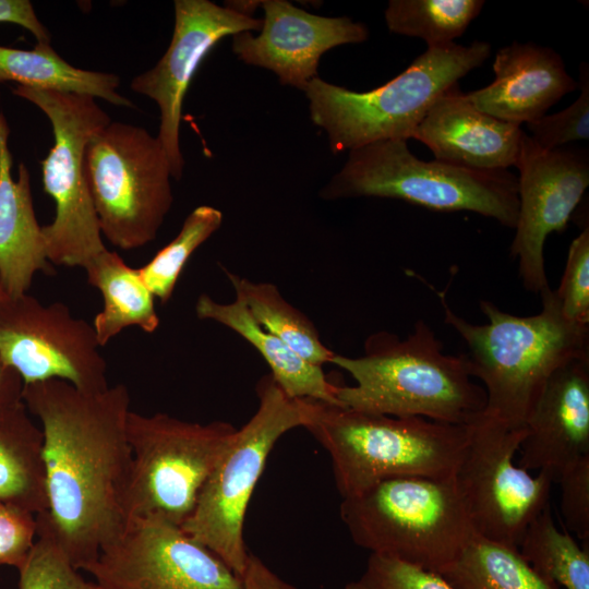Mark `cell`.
<instances>
[{"label":"cell","instance_id":"obj_1","mask_svg":"<svg viewBox=\"0 0 589 589\" xmlns=\"http://www.w3.org/2000/svg\"><path fill=\"white\" fill-rule=\"evenodd\" d=\"M22 399L44 434L48 517L73 566L86 570L125 526L129 389L87 393L49 378L24 385Z\"/></svg>","mask_w":589,"mask_h":589},{"label":"cell","instance_id":"obj_2","mask_svg":"<svg viewBox=\"0 0 589 589\" xmlns=\"http://www.w3.org/2000/svg\"><path fill=\"white\" fill-rule=\"evenodd\" d=\"M444 322L468 348L471 376L482 382L486 395L482 416L510 429H525L543 386L565 363L589 357V325L566 320L554 290L540 296L538 314L517 316L488 300L480 301L486 324H473L447 304L444 291H436Z\"/></svg>","mask_w":589,"mask_h":589},{"label":"cell","instance_id":"obj_3","mask_svg":"<svg viewBox=\"0 0 589 589\" xmlns=\"http://www.w3.org/2000/svg\"><path fill=\"white\" fill-rule=\"evenodd\" d=\"M330 363L356 381L335 389L339 404L353 410L469 425L485 408L484 388L472 380L467 354L445 353L422 320L405 338L373 334L362 356L335 352Z\"/></svg>","mask_w":589,"mask_h":589},{"label":"cell","instance_id":"obj_4","mask_svg":"<svg viewBox=\"0 0 589 589\" xmlns=\"http://www.w3.org/2000/svg\"><path fill=\"white\" fill-rule=\"evenodd\" d=\"M332 459L341 497L389 478H452L469 425L362 412L313 399L304 426Z\"/></svg>","mask_w":589,"mask_h":589},{"label":"cell","instance_id":"obj_5","mask_svg":"<svg viewBox=\"0 0 589 589\" xmlns=\"http://www.w3.org/2000/svg\"><path fill=\"white\" fill-rule=\"evenodd\" d=\"M490 55L491 45L480 40L428 47L396 77L363 93L317 76L303 91L310 118L326 132L334 153L380 141H407L435 100Z\"/></svg>","mask_w":589,"mask_h":589},{"label":"cell","instance_id":"obj_6","mask_svg":"<svg viewBox=\"0 0 589 589\" xmlns=\"http://www.w3.org/2000/svg\"><path fill=\"white\" fill-rule=\"evenodd\" d=\"M339 515L357 545L437 574L474 536L454 477L385 479L344 497Z\"/></svg>","mask_w":589,"mask_h":589},{"label":"cell","instance_id":"obj_7","mask_svg":"<svg viewBox=\"0 0 589 589\" xmlns=\"http://www.w3.org/2000/svg\"><path fill=\"white\" fill-rule=\"evenodd\" d=\"M404 200L434 211H469L515 228L518 179L507 170H476L417 158L405 140L374 142L349 152L341 170L321 191L338 200Z\"/></svg>","mask_w":589,"mask_h":589},{"label":"cell","instance_id":"obj_8","mask_svg":"<svg viewBox=\"0 0 589 589\" xmlns=\"http://www.w3.org/2000/svg\"><path fill=\"white\" fill-rule=\"evenodd\" d=\"M256 395V411L237 430L181 526L241 576L250 554L244 518L255 485L277 441L292 429L304 428L312 408L311 398L290 397L271 373L259 380Z\"/></svg>","mask_w":589,"mask_h":589},{"label":"cell","instance_id":"obj_9","mask_svg":"<svg viewBox=\"0 0 589 589\" xmlns=\"http://www.w3.org/2000/svg\"><path fill=\"white\" fill-rule=\"evenodd\" d=\"M229 422H189L130 411L131 469L122 498L125 524L159 518L182 526L237 433Z\"/></svg>","mask_w":589,"mask_h":589},{"label":"cell","instance_id":"obj_10","mask_svg":"<svg viewBox=\"0 0 589 589\" xmlns=\"http://www.w3.org/2000/svg\"><path fill=\"white\" fill-rule=\"evenodd\" d=\"M12 93L39 108L51 123L53 146L40 161L44 191L55 201L43 226L50 264L83 269L107 250L85 173V151L111 119L95 97L15 85Z\"/></svg>","mask_w":589,"mask_h":589},{"label":"cell","instance_id":"obj_11","mask_svg":"<svg viewBox=\"0 0 589 589\" xmlns=\"http://www.w3.org/2000/svg\"><path fill=\"white\" fill-rule=\"evenodd\" d=\"M85 173L101 236L127 251L156 239L173 202L171 170L157 136L111 121L87 144Z\"/></svg>","mask_w":589,"mask_h":589},{"label":"cell","instance_id":"obj_12","mask_svg":"<svg viewBox=\"0 0 589 589\" xmlns=\"http://www.w3.org/2000/svg\"><path fill=\"white\" fill-rule=\"evenodd\" d=\"M525 429L480 414L454 474L472 530L485 540L517 548L531 520L548 505L553 478L532 476L515 464Z\"/></svg>","mask_w":589,"mask_h":589},{"label":"cell","instance_id":"obj_13","mask_svg":"<svg viewBox=\"0 0 589 589\" xmlns=\"http://www.w3.org/2000/svg\"><path fill=\"white\" fill-rule=\"evenodd\" d=\"M92 324L67 304H43L24 293L0 302V360L24 385L49 378L87 393L109 387L107 363Z\"/></svg>","mask_w":589,"mask_h":589},{"label":"cell","instance_id":"obj_14","mask_svg":"<svg viewBox=\"0 0 589 589\" xmlns=\"http://www.w3.org/2000/svg\"><path fill=\"white\" fill-rule=\"evenodd\" d=\"M100 589H244L243 576L159 518H134L86 569Z\"/></svg>","mask_w":589,"mask_h":589},{"label":"cell","instance_id":"obj_15","mask_svg":"<svg viewBox=\"0 0 589 589\" xmlns=\"http://www.w3.org/2000/svg\"><path fill=\"white\" fill-rule=\"evenodd\" d=\"M518 216L510 254L518 260L522 286L541 294L550 288L544 266L549 235L563 232L589 185L588 152L537 146L525 132L516 166Z\"/></svg>","mask_w":589,"mask_h":589},{"label":"cell","instance_id":"obj_16","mask_svg":"<svg viewBox=\"0 0 589 589\" xmlns=\"http://www.w3.org/2000/svg\"><path fill=\"white\" fill-rule=\"evenodd\" d=\"M262 20L208 0H176L175 28L168 49L151 70L135 76L131 88L153 99L160 112L158 140L171 176L180 180L184 159L180 148L182 104L190 83L209 51L226 36L257 31Z\"/></svg>","mask_w":589,"mask_h":589},{"label":"cell","instance_id":"obj_17","mask_svg":"<svg viewBox=\"0 0 589 589\" xmlns=\"http://www.w3.org/2000/svg\"><path fill=\"white\" fill-rule=\"evenodd\" d=\"M261 33L232 36V51L244 63L273 71L284 85L304 91L317 77L318 61L327 50L365 41L368 27L349 17L311 14L285 0H266Z\"/></svg>","mask_w":589,"mask_h":589},{"label":"cell","instance_id":"obj_18","mask_svg":"<svg viewBox=\"0 0 589 589\" xmlns=\"http://www.w3.org/2000/svg\"><path fill=\"white\" fill-rule=\"evenodd\" d=\"M518 466L557 474L589 456V357L574 359L548 378L530 414Z\"/></svg>","mask_w":589,"mask_h":589},{"label":"cell","instance_id":"obj_19","mask_svg":"<svg viewBox=\"0 0 589 589\" xmlns=\"http://www.w3.org/2000/svg\"><path fill=\"white\" fill-rule=\"evenodd\" d=\"M524 135L520 125L476 109L456 84L431 106L412 139L426 145L436 160L495 171L517 166Z\"/></svg>","mask_w":589,"mask_h":589},{"label":"cell","instance_id":"obj_20","mask_svg":"<svg viewBox=\"0 0 589 589\" xmlns=\"http://www.w3.org/2000/svg\"><path fill=\"white\" fill-rule=\"evenodd\" d=\"M494 81L465 93L479 111L520 125L545 116L578 83L567 73L562 57L552 48L514 41L502 47L493 62Z\"/></svg>","mask_w":589,"mask_h":589},{"label":"cell","instance_id":"obj_21","mask_svg":"<svg viewBox=\"0 0 589 589\" xmlns=\"http://www.w3.org/2000/svg\"><path fill=\"white\" fill-rule=\"evenodd\" d=\"M10 129L0 111V284L10 298L27 293L36 273L52 274L43 226L36 219L26 166L12 177Z\"/></svg>","mask_w":589,"mask_h":589},{"label":"cell","instance_id":"obj_22","mask_svg":"<svg viewBox=\"0 0 589 589\" xmlns=\"http://www.w3.org/2000/svg\"><path fill=\"white\" fill-rule=\"evenodd\" d=\"M195 313L200 320L219 323L251 344L268 364L274 380L290 397L340 405L335 396L336 384L327 378L322 366L308 362L257 324L239 299L220 303L203 293L195 303Z\"/></svg>","mask_w":589,"mask_h":589},{"label":"cell","instance_id":"obj_23","mask_svg":"<svg viewBox=\"0 0 589 589\" xmlns=\"http://www.w3.org/2000/svg\"><path fill=\"white\" fill-rule=\"evenodd\" d=\"M43 447L23 399L0 404V504L35 516L48 510Z\"/></svg>","mask_w":589,"mask_h":589},{"label":"cell","instance_id":"obj_24","mask_svg":"<svg viewBox=\"0 0 589 589\" xmlns=\"http://www.w3.org/2000/svg\"><path fill=\"white\" fill-rule=\"evenodd\" d=\"M87 283L104 298V308L92 323L100 347L130 326L154 333L159 325L154 296L139 268L108 249L85 268Z\"/></svg>","mask_w":589,"mask_h":589},{"label":"cell","instance_id":"obj_25","mask_svg":"<svg viewBox=\"0 0 589 589\" xmlns=\"http://www.w3.org/2000/svg\"><path fill=\"white\" fill-rule=\"evenodd\" d=\"M16 85L101 98L115 106L135 105L117 91L120 79L115 73L76 68L57 53L50 43H37L31 50L0 46V84Z\"/></svg>","mask_w":589,"mask_h":589},{"label":"cell","instance_id":"obj_26","mask_svg":"<svg viewBox=\"0 0 589 589\" xmlns=\"http://www.w3.org/2000/svg\"><path fill=\"white\" fill-rule=\"evenodd\" d=\"M235 292L254 321L281 339L308 362L330 363L334 351L327 348L309 317L287 302L271 283L254 281L225 271Z\"/></svg>","mask_w":589,"mask_h":589},{"label":"cell","instance_id":"obj_27","mask_svg":"<svg viewBox=\"0 0 589 589\" xmlns=\"http://www.w3.org/2000/svg\"><path fill=\"white\" fill-rule=\"evenodd\" d=\"M441 575L456 589H560L536 572L517 548L476 534Z\"/></svg>","mask_w":589,"mask_h":589},{"label":"cell","instance_id":"obj_28","mask_svg":"<svg viewBox=\"0 0 589 589\" xmlns=\"http://www.w3.org/2000/svg\"><path fill=\"white\" fill-rule=\"evenodd\" d=\"M540 575L565 589H589V550L557 529L550 505L527 526L517 546Z\"/></svg>","mask_w":589,"mask_h":589},{"label":"cell","instance_id":"obj_29","mask_svg":"<svg viewBox=\"0 0 589 589\" xmlns=\"http://www.w3.org/2000/svg\"><path fill=\"white\" fill-rule=\"evenodd\" d=\"M483 5L482 0H392L385 21L392 33L419 37L428 47L444 46L465 33Z\"/></svg>","mask_w":589,"mask_h":589},{"label":"cell","instance_id":"obj_30","mask_svg":"<svg viewBox=\"0 0 589 589\" xmlns=\"http://www.w3.org/2000/svg\"><path fill=\"white\" fill-rule=\"evenodd\" d=\"M223 223V213L209 205L195 207L184 219L179 233L139 272L161 303H167L173 293L183 267L193 252L199 249Z\"/></svg>","mask_w":589,"mask_h":589},{"label":"cell","instance_id":"obj_31","mask_svg":"<svg viewBox=\"0 0 589 589\" xmlns=\"http://www.w3.org/2000/svg\"><path fill=\"white\" fill-rule=\"evenodd\" d=\"M36 539L20 573L19 589H100L85 580L55 533L47 512L36 515Z\"/></svg>","mask_w":589,"mask_h":589},{"label":"cell","instance_id":"obj_32","mask_svg":"<svg viewBox=\"0 0 589 589\" xmlns=\"http://www.w3.org/2000/svg\"><path fill=\"white\" fill-rule=\"evenodd\" d=\"M578 98L564 110L543 116L527 123L532 142L542 149L551 151L567 143L589 137V71L588 64L579 68Z\"/></svg>","mask_w":589,"mask_h":589},{"label":"cell","instance_id":"obj_33","mask_svg":"<svg viewBox=\"0 0 589 589\" xmlns=\"http://www.w3.org/2000/svg\"><path fill=\"white\" fill-rule=\"evenodd\" d=\"M344 589H456L441 574L393 557L370 554L364 572Z\"/></svg>","mask_w":589,"mask_h":589},{"label":"cell","instance_id":"obj_34","mask_svg":"<svg viewBox=\"0 0 589 589\" xmlns=\"http://www.w3.org/2000/svg\"><path fill=\"white\" fill-rule=\"evenodd\" d=\"M554 294L563 316L576 324L589 325V227L569 245L561 284Z\"/></svg>","mask_w":589,"mask_h":589},{"label":"cell","instance_id":"obj_35","mask_svg":"<svg viewBox=\"0 0 589 589\" xmlns=\"http://www.w3.org/2000/svg\"><path fill=\"white\" fill-rule=\"evenodd\" d=\"M561 486V512L568 529L589 542V456L566 466L557 474Z\"/></svg>","mask_w":589,"mask_h":589},{"label":"cell","instance_id":"obj_36","mask_svg":"<svg viewBox=\"0 0 589 589\" xmlns=\"http://www.w3.org/2000/svg\"><path fill=\"white\" fill-rule=\"evenodd\" d=\"M36 516L11 506L0 505V565L19 568L36 539Z\"/></svg>","mask_w":589,"mask_h":589},{"label":"cell","instance_id":"obj_37","mask_svg":"<svg viewBox=\"0 0 589 589\" xmlns=\"http://www.w3.org/2000/svg\"><path fill=\"white\" fill-rule=\"evenodd\" d=\"M0 23L16 24L32 33L37 43H50L49 31L28 0H0Z\"/></svg>","mask_w":589,"mask_h":589},{"label":"cell","instance_id":"obj_38","mask_svg":"<svg viewBox=\"0 0 589 589\" xmlns=\"http://www.w3.org/2000/svg\"><path fill=\"white\" fill-rule=\"evenodd\" d=\"M243 580L244 589H298L277 575L253 553L249 554Z\"/></svg>","mask_w":589,"mask_h":589},{"label":"cell","instance_id":"obj_39","mask_svg":"<svg viewBox=\"0 0 589 589\" xmlns=\"http://www.w3.org/2000/svg\"><path fill=\"white\" fill-rule=\"evenodd\" d=\"M23 387L21 376L0 360V404L22 399Z\"/></svg>","mask_w":589,"mask_h":589},{"label":"cell","instance_id":"obj_40","mask_svg":"<svg viewBox=\"0 0 589 589\" xmlns=\"http://www.w3.org/2000/svg\"><path fill=\"white\" fill-rule=\"evenodd\" d=\"M7 298H9V296L5 293L4 289L2 288V286L0 284V302L5 300Z\"/></svg>","mask_w":589,"mask_h":589},{"label":"cell","instance_id":"obj_41","mask_svg":"<svg viewBox=\"0 0 589 589\" xmlns=\"http://www.w3.org/2000/svg\"><path fill=\"white\" fill-rule=\"evenodd\" d=\"M0 505H2V504H0Z\"/></svg>","mask_w":589,"mask_h":589}]
</instances>
